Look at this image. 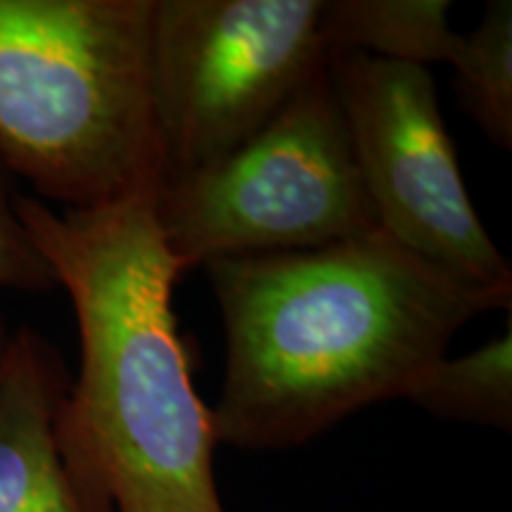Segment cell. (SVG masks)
<instances>
[{"label":"cell","instance_id":"6da1fadb","mask_svg":"<svg viewBox=\"0 0 512 512\" xmlns=\"http://www.w3.org/2000/svg\"><path fill=\"white\" fill-rule=\"evenodd\" d=\"M202 268L226 330L211 422L240 451L304 446L361 408L406 399L463 325L512 306V285L453 278L380 228Z\"/></svg>","mask_w":512,"mask_h":512},{"label":"cell","instance_id":"7a4b0ae2","mask_svg":"<svg viewBox=\"0 0 512 512\" xmlns=\"http://www.w3.org/2000/svg\"><path fill=\"white\" fill-rule=\"evenodd\" d=\"M155 197L145 190L76 211L17 195L79 325V373L57 411V441L98 512H226L219 439L174 313L183 273L159 235Z\"/></svg>","mask_w":512,"mask_h":512},{"label":"cell","instance_id":"3957f363","mask_svg":"<svg viewBox=\"0 0 512 512\" xmlns=\"http://www.w3.org/2000/svg\"><path fill=\"white\" fill-rule=\"evenodd\" d=\"M155 0H0V164L55 209L166 178L152 100Z\"/></svg>","mask_w":512,"mask_h":512},{"label":"cell","instance_id":"277c9868","mask_svg":"<svg viewBox=\"0 0 512 512\" xmlns=\"http://www.w3.org/2000/svg\"><path fill=\"white\" fill-rule=\"evenodd\" d=\"M155 219L181 273L223 256L306 252L375 230L328 64L247 143L164 178Z\"/></svg>","mask_w":512,"mask_h":512},{"label":"cell","instance_id":"5b68a950","mask_svg":"<svg viewBox=\"0 0 512 512\" xmlns=\"http://www.w3.org/2000/svg\"><path fill=\"white\" fill-rule=\"evenodd\" d=\"M323 0H155L152 100L166 178L247 143L328 64Z\"/></svg>","mask_w":512,"mask_h":512},{"label":"cell","instance_id":"8992f818","mask_svg":"<svg viewBox=\"0 0 512 512\" xmlns=\"http://www.w3.org/2000/svg\"><path fill=\"white\" fill-rule=\"evenodd\" d=\"M328 74L377 228L453 278L512 285L467 195L430 69L339 53Z\"/></svg>","mask_w":512,"mask_h":512},{"label":"cell","instance_id":"52a82bcc","mask_svg":"<svg viewBox=\"0 0 512 512\" xmlns=\"http://www.w3.org/2000/svg\"><path fill=\"white\" fill-rule=\"evenodd\" d=\"M69 375L41 332H12L0 356V512H98L57 441Z\"/></svg>","mask_w":512,"mask_h":512},{"label":"cell","instance_id":"ba28073f","mask_svg":"<svg viewBox=\"0 0 512 512\" xmlns=\"http://www.w3.org/2000/svg\"><path fill=\"white\" fill-rule=\"evenodd\" d=\"M448 0H332L323 8L328 57L361 53L427 67L451 62L460 46Z\"/></svg>","mask_w":512,"mask_h":512},{"label":"cell","instance_id":"9c48e42d","mask_svg":"<svg viewBox=\"0 0 512 512\" xmlns=\"http://www.w3.org/2000/svg\"><path fill=\"white\" fill-rule=\"evenodd\" d=\"M441 420L512 430V320L503 335L463 356H444L406 396Z\"/></svg>","mask_w":512,"mask_h":512},{"label":"cell","instance_id":"30bf717a","mask_svg":"<svg viewBox=\"0 0 512 512\" xmlns=\"http://www.w3.org/2000/svg\"><path fill=\"white\" fill-rule=\"evenodd\" d=\"M460 107L501 150L512 147V3L491 0L453 55Z\"/></svg>","mask_w":512,"mask_h":512},{"label":"cell","instance_id":"8fae6325","mask_svg":"<svg viewBox=\"0 0 512 512\" xmlns=\"http://www.w3.org/2000/svg\"><path fill=\"white\" fill-rule=\"evenodd\" d=\"M0 164V290L50 292L57 280L17 214V192Z\"/></svg>","mask_w":512,"mask_h":512},{"label":"cell","instance_id":"7c38bea8","mask_svg":"<svg viewBox=\"0 0 512 512\" xmlns=\"http://www.w3.org/2000/svg\"><path fill=\"white\" fill-rule=\"evenodd\" d=\"M10 332H5V320H3V313H0V356H3V349H5V342H8Z\"/></svg>","mask_w":512,"mask_h":512}]
</instances>
